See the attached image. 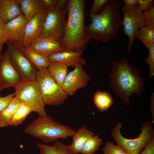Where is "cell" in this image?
Wrapping results in <instances>:
<instances>
[{
	"mask_svg": "<svg viewBox=\"0 0 154 154\" xmlns=\"http://www.w3.org/2000/svg\"><path fill=\"white\" fill-rule=\"evenodd\" d=\"M109 80L113 92L128 106L131 96L134 93L140 96L144 88L140 70L136 68L132 63H128L127 58L119 61L113 60Z\"/></svg>",
	"mask_w": 154,
	"mask_h": 154,
	"instance_id": "cell-1",
	"label": "cell"
},
{
	"mask_svg": "<svg viewBox=\"0 0 154 154\" xmlns=\"http://www.w3.org/2000/svg\"><path fill=\"white\" fill-rule=\"evenodd\" d=\"M84 0H68V18L63 37L59 42L63 51H83L91 39L86 31Z\"/></svg>",
	"mask_w": 154,
	"mask_h": 154,
	"instance_id": "cell-2",
	"label": "cell"
},
{
	"mask_svg": "<svg viewBox=\"0 0 154 154\" xmlns=\"http://www.w3.org/2000/svg\"><path fill=\"white\" fill-rule=\"evenodd\" d=\"M119 0H108L99 13L90 15L91 23L86 27L91 39L107 42L118 36L121 25Z\"/></svg>",
	"mask_w": 154,
	"mask_h": 154,
	"instance_id": "cell-3",
	"label": "cell"
},
{
	"mask_svg": "<svg viewBox=\"0 0 154 154\" xmlns=\"http://www.w3.org/2000/svg\"><path fill=\"white\" fill-rule=\"evenodd\" d=\"M26 133L47 143L72 137L76 131L69 126L55 121L50 116H39L24 130Z\"/></svg>",
	"mask_w": 154,
	"mask_h": 154,
	"instance_id": "cell-4",
	"label": "cell"
},
{
	"mask_svg": "<svg viewBox=\"0 0 154 154\" xmlns=\"http://www.w3.org/2000/svg\"><path fill=\"white\" fill-rule=\"evenodd\" d=\"M152 124L149 121L144 122L141 125L139 135L134 139H129L122 135L120 130L122 124L119 122L113 128L112 135L117 144L121 146L128 154H139L154 139V131Z\"/></svg>",
	"mask_w": 154,
	"mask_h": 154,
	"instance_id": "cell-5",
	"label": "cell"
},
{
	"mask_svg": "<svg viewBox=\"0 0 154 154\" xmlns=\"http://www.w3.org/2000/svg\"><path fill=\"white\" fill-rule=\"evenodd\" d=\"M36 80L45 105H59L67 99V94L54 80L47 68L37 69Z\"/></svg>",
	"mask_w": 154,
	"mask_h": 154,
	"instance_id": "cell-6",
	"label": "cell"
},
{
	"mask_svg": "<svg viewBox=\"0 0 154 154\" xmlns=\"http://www.w3.org/2000/svg\"><path fill=\"white\" fill-rule=\"evenodd\" d=\"M120 11L123 15L121 25L124 33L129 38L127 50L130 56L137 32L140 29L145 26L143 12L137 4L130 6L124 5Z\"/></svg>",
	"mask_w": 154,
	"mask_h": 154,
	"instance_id": "cell-7",
	"label": "cell"
},
{
	"mask_svg": "<svg viewBox=\"0 0 154 154\" xmlns=\"http://www.w3.org/2000/svg\"><path fill=\"white\" fill-rule=\"evenodd\" d=\"M15 96L21 102L31 106L39 116H46V105L36 80L22 82L14 87Z\"/></svg>",
	"mask_w": 154,
	"mask_h": 154,
	"instance_id": "cell-8",
	"label": "cell"
},
{
	"mask_svg": "<svg viewBox=\"0 0 154 154\" xmlns=\"http://www.w3.org/2000/svg\"><path fill=\"white\" fill-rule=\"evenodd\" d=\"M66 14V7L47 11L40 37H52L57 41L61 40L64 35Z\"/></svg>",
	"mask_w": 154,
	"mask_h": 154,
	"instance_id": "cell-9",
	"label": "cell"
},
{
	"mask_svg": "<svg viewBox=\"0 0 154 154\" xmlns=\"http://www.w3.org/2000/svg\"><path fill=\"white\" fill-rule=\"evenodd\" d=\"M11 60L23 82L36 80L37 69L20 50L7 40L5 42Z\"/></svg>",
	"mask_w": 154,
	"mask_h": 154,
	"instance_id": "cell-10",
	"label": "cell"
},
{
	"mask_svg": "<svg viewBox=\"0 0 154 154\" xmlns=\"http://www.w3.org/2000/svg\"><path fill=\"white\" fill-rule=\"evenodd\" d=\"M22 82L20 75L11 60L7 49L0 59V90L14 88Z\"/></svg>",
	"mask_w": 154,
	"mask_h": 154,
	"instance_id": "cell-11",
	"label": "cell"
},
{
	"mask_svg": "<svg viewBox=\"0 0 154 154\" xmlns=\"http://www.w3.org/2000/svg\"><path fill=\"white\" fill-rule=\"evenodd\" d=\"M27 22L22 13L4 25L7 40L19 49L24 47L25 30Z\"/></svg>",
	"mask_w": 154,
	"mask_h": 154,
	"instance_id": "cell-12",
	"label": "cell"
},
{
	"mask_svg": "<svg viewBox=\"0 0 154 154\" xmlns=\"http://www.w3.org/2000/svg\"><path fill=\"white\" fill-rule=\"evenodd\" d=\"M82 66L77 65L66 77L62 87L68 95H72L77 90L85 87L91 79Z\"/></svg>",
	"mask_w": 154,
	"mask_h": 154,
	"instance_id": "cell-13",
	"label": "cell"
},
{
	"mask_svg": "<svg viewBox=\"0 0 154 154\" xmlns=\"http://www.w3.org/2000/svg\"><path fill=\"white\" fill-rule=\"evenodd\" d=\"M47 12L38 14L28 21L25 30L24 47L29 46L34 41L40 37Z\"/></svg>",
	"mask_w": 154,
	"mask_h": 154,
	"instance_id": "cell-14",
	"label": "cell"
},
{
	"mask_svg": "<svg viewBox=\"0 0 154 154\" xmlns=\"http://www.w3.org/2000/svg\"><path fill=\"white\" fill-rule=\"evenodd\" d=\"M83 52V51L63 50L52 53L48 56V58L50 62H61L68 66L75 68L78 64H85V60L81 57Z\"/></svg>",
	"mask_w": 154,
	"mask_h": 154,
	"instance_id": "cell-15",
	"label": "cell"
},
{
	"mask_svg": "<svg viewBox=\"0 0 154 154\" xmlns=\"http://www.w3.org/2000/svg\"><path fill=\"white\" fill-rule=\"evenodd\" d=\"M29 47L35 51L47 56L52 53L63 51L59 42L52 37H40Z\"/></svg>",
	"mask_w": 154,
	"mask_h": 154,
	"instance_id": "cell-16",
	"label": "cell"
},
{
	"mask_svg": "<svg viewBox=\"0 0 154 154\" xmlns=\"http://www.w3.org/2000/svg\"><path fill=\"white\" fill-rule=\"evenodd\" d=\"M22 13L18 0H0V18L5 24Z\"/></svg>",
	"mask_w": 154,
	"mask_h": 154,
	"instance_id": "cell-17",
	"label": "cell"
},
{
	"mask_svg": "<svg viewBox=\"0 0 154 154\" xmlns=\"http://www.w3.org/2000/svg\"><path fill=\"white\" fill-rule=\"evenodd\" d=\"M28 21L37 15L47 12L42 0H18Z\"/></svg>",
	"mask_w": 154,
	"mask_h": 154,
	"instance_id": "cell-18",
	"label": "cell"
},
{
	"mask_svg": "<svg viewBox=\"0 0 154 154\" xmlns=\"http://www.w3.org/2000/svg\"><path fill=\"white\" fill-rule=\"evenodd\" d=\"M94 135V133L85 125L79 128L72 137V141L70 145V149L74 154L80 153L82 148L85 142Z\"/></svg>",
	"mask_w": 154,
	"mask_h": 154,
	"instance_id": "cell-19",
	"label": "cell"
},
{
	"mask_svg": "<svg viewBox=\"0 0 154 154\" xmlns=\"http://www.w3.org/2000/svg\"><path fill=\"white\" fill-rule=\"evenodd\" d=\"M37 68H47L50 62L48 56L38 53L29 47L21 48L20 49Z\"/></svg>",
	"mask_w": 154,
	"mask_h": 154,
	"instance_id": "cell-20",
	"label": "cell"
},
{
	"mask_svg": "<svg viewBox=\"0 0 154 154\" xmlns=\"http://www.w3.org/2000/svg\"><path fill=\"white\" fill-rule=\"evenodd\" d=\"M68 66L62 63L50 62L47 69L54 80L62 86L68 74Z\"/></svg>",
	"mask_w": 154,
	"mask_h": 154,
	"instance_id": "cell-21",
	"label": "cell"
},
{
	"mask_svg": "<svg viewBox=\"0 0 154 154\" xmlns=\"http://www.w3.org/2000/svg\"><path fill=\"white\" fill-rule=\"evenodd\" d=\"M37 146L39 149L40 154H74L71 151L69 145H66L56 141L52 146L38 143Z\"/></svg>",
	"mask_w": 154,
	"mask_h": 154,
	"instance_id": "cell-22",
	"label": "cell"
},
{
	"mask_svg": "<svg viewBox=\"0 0 154 154\" xmlns=\"http://www.w3.org/2000/svg\"><path fill=\"white\" fill-rule=\"evenodd\" d=\"M21 102L15 96L0 113V128L10 125L15 113Z\"/></svg>",
	"mask_w": 154,
	"mask_h": 154,
	"instance_id": "cell-23",
	"label": "cell"
},
{
	"mask_svg": "<svg viewBox=\"0 0 154 154\" xmlns=\"http://www.w3.org/2000/svg\"><path fill=\"white\" fill-rule=\"evenodd\" d=\"M93 100L96 106L101 112L107 110L114 102L113 99L110 94L101 91H97L94 93Z\"/></svg>",
	"mask_w": 154,
	"mask_h": 154,
	"instance_id": "cell-24",
	"label": "cell"
},
{
	"mask_svg": "<svg viewBox=\"0 0 154 154\" xmlns=\"http://www.w3.org/2000/svg\"><path fill=\"white\" fill-rule=\"evenodd\" d=\"M33 112L34 110L30 105L20 102L12 117L10 125L15 126L21 124Z\"/></svg>",
	"mask_w": 154,
	"mask_h": 154,
	"instance_id": "cell-25",
	"label": "cell"
},
{
	"mask_svg": "<svg viewBox=\"0 0 154 154\" xmlns=\"http://www.w3.org/2000/svg\"><path fill=\"white\" fill-rule=\"evenodd\" d=\"M135 38L139 40L147 48L154 46V29L146 26L140 29Z\"/></svg>",
	"mask_w": 154,
	"mask_h": 154,
	"instance_id": "cell-26",
	"label": "cell"
},
{
	"mask_svg": "<svg viewBox=\"0 0 154 154\" xmlns=\"http://www.w3.org/2000/svg\"><path fill=\"white\" fill-rule=\"evenodd\" d=\"M102 140L98 135H94L84 143L81 150L82 154H94L101 145Z\"/></svg>",
	"mask_w": 154,
	"mask_h": 154,
	"instance_id": "cell-27",
	"label": "cell"
},
{
	"mask_svg": "<svg viewBox=\"0 0 154 154\" xmlns=\"http://www.w3.org/2000/svg\"><path fill=\"white\" fill-rule=\"evenodd\" d=\"M103 154H128L121 146L108 141L102 148Z\"/></svg>",
	"mask_w": 154,
	"mask_h": 154,
	"instance_id": "cell-28",
	"label": "cell"
},
{
	"mask_svg": "<svg viewBox=\"0 0 154 154\" xmlns=\"http://www.w3.org/2000/svg\"><path fill=\"white\" fill-rule=\"evenodd\" d=\"M145 26L154 29V6L152 5L143 13Z\"/></svg>",
	"mask_w": 154,
	"mask_h": 154,
	"instance_id": "cell-29",
	"label": "cell"
},
{
	"mask_svg": "<svg viewBox=\"0 0 154 154\" xmlns=\"http://www.w3.org/2000/svg\"><path fill=\"white\" fill-rule=\"evenodd\" d=\"M149 54L145 59L146 63L149 67V76L151 77L154 75V46L148 49Z\"/></svg>",
	"mask_w": 154,
	"mask_h": 154,
	"instance_id": "cell-30",
	"label": "cell"
},
{
	"mask_svg": "<svg viewBox=\"0 0 154 154\" xmlns=\"http://www.w3.org/2000/svg\"><path fill=\"white\" fill-rule=\"evenodd\" d=\"M108 0H94L91 7L90 13V15L98 14L100 12Z\"/></svg>",
	"mask_w": 154,
	"mask_h": 154,
	"instance_id": "cell-31",
	"label": "cell"
},
{
	"mask_svg": "<svg viewBox=\"0 0 154 154\" xmlns=\"http://www.w3.org/2000/svg\"><path fill=\"white\" fill-rule=\"evenodd\" d=\"M15 96L14 93L4 97H0V113L8 105Z\"/></svg>",
	"mask_w": 154,
	"mask_h": 154,
	"instance_id": "cell-32",
	"label": "cell"
},
{
	"mask_svg": "<svg viewBox=\"0 0 154 154\" xmlns=\"http://www.w3.org/2000/svg\"><path fill=\"white\" fill-rule=\"evenodd\" d=\"M47 11H53L56 8L58 0H42Z\"/></svg>",
	"mask_w": 154,
	"mask_h": 154,
	"instance_id": "cell-33",
	"label": "cell"
},
{
	"mask_svg": "<svg viewBox=\"0 0 154 154\" xmlns=\"http://www.w3.org/2000/svg\"><path fill=\"white\" fill-rule=\"evenodd\" d=\"M153 2L154 1L153 0H137V4L141 10L144 11L153 5Z\"/></svg>",
	"mask_w": 154,
	"mask_h": 154,
	"instance_id": "cell-34",
	"label": "cell"
},
{
	"mask_svg": "<svg viewBox=\"0 0 154 154\" xmlns=\"http://www.w3.org/2000/svg\"><path fill=\"white\" fill-rule=\"evenodd\" d=\"M4 23L0 18V45H3L7 40L4 29Z\"/></svg>",
	"mask_w": 154,
	"mask_h": 154,
	"instance_id": "cell-35",
	"label": "cell"
},
{
	"mask_svg": "<svg viewBox=\"0 0 154 154\" xmlns=\"http://www.w3.org/2000/svg\"><path fill=\"white\" fill-rule=\"evenodd\" d=\"M139 154H154V139L150 142Z\"/></svg>",
	"mask_w": 154,
	"mask_h": 154,
	"instance_id": "cell-36",
	"label": "cell"
},
{
	"mask_svg": "<svg viewBox=\"0 0 154 154\" xmlns=\"http://www.w3.org/2000/svg\"><path fill=\"white\" fill-rule=\"evenodd\" d=\"M150 108L151 114L152 117L151 123L152 124H153L154 123V94L153 93H152L151 95Z\"/></svg>",
	"mask_w": 154,
	"mask_h": 154,
	"instance_id": "cell-37",
	"label": "cell"
},
{
	"mask_svg": "<svg viewBox=\"0 0 154 154\" xmlns=\"http://www.w3.org/2000/svg\"><path fill=\"white\" fill-rule=\"evenodd\" d=\"M68 0H58V3L56 9H61L66 7Z\"/></svg>",
	"mask_w": 154,
	"mask_h": 154,
	"instance_id": "cell-38",
	"label": "cell"
},
{
	"mask_svg": "<svg viewBox=\"0 0 154 154\" xmlns=\"http://www.w3.org/2000/svg\"><path fill=\"white\" fill-rule=\"evenodd\" d=\"M124 5L128 6L134 5L137 3V0H123Z\"/></svg>",
	"mask_w": 154,
	"mask_h": 154,
	"instance_id": "cell-39",
	"label": "cell"
},
{
	"mask_svg": "<svg viewBox=\"0 0 154 154\" xmlns=\"http://www.w3.org/2000/svg\"><path fill=\"white\" fill-rule=\"evenodd\" d=\"M3 45H0V59L1 56V51L3 48Z\"/></svg>",
	"mask_w": 154,
	"mask_h": 154,
	"instance_id": "cell-40",
	"label": "cell"
},
{
	"mask_svg": "<svg viewBox=\"0 0 154 154\" xmlns=\"http://www.w3.org/2000/svg\"><path fill=\"white\" fill-rule=\"evenodd\" d=\"M1 90H0V92H1Z\"/></svg>",
	"mask_w": 154,
	"mask_h": 154,
	"instance_id": "cell-41",
	"label": "cell"
}]
</instances>
